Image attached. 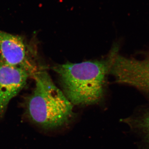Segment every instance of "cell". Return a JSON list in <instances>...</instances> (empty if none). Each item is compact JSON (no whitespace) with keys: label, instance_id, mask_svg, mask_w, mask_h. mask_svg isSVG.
<instances>
[{"label":"cell","instance_id":"6da1fadb","mask_svg":"<svg viewBox=\"0 0 149 149\" xmlns=\"http://www.w3.org/2000/svg\"><path fill=\"white\" fill-rule=\"evenodd\" d=\"M32 77L35 87L25 103L27 118L46 131H56L70 125L76 117L73 104L45 70L39 69Z\"/></svg>","mask_w":149,"mask_h":149},{"label":"cell","instance_id":"7a4b0ae2","mask_svg":"<svg viewBox=\"0 0 149 149\" xmlns=\"http://www.w3.org/2000/svg\"><path fill=\"white\" fill-rule=\"evenodd\" d=\"M62 91L73 105L95 104L102 99L109 66L105 60L56 65Z\"/></svg>","mask_w":149,"mask_h":149},{"label":"cell","instance_id":"3957f363","mask_svg":"<svg viewBox=\"0 0 149 149\" xmlns=\"http://www.w3.org/2000/svg\"><path fill=\"white\" fill-rule=\"evenodd\" d=\"M119 47H113L107 60L109 74L116 82L132 86L149 97V57L142 60L118 53Z\"/></svg>","mask_w":149,"mask_h":149},{"label":"cell","instance_id":"277c9868","mask_svg":"<svg viewBox=\"0 0 149 149\" xmlns=\"http://www.w3.org/2000/svg\"><path fill=\"white\" fill-rule=\"evenodd\" d=\"M30 76L32 75L24 68L0 59V118L5 113L12 99L24 88Z\"/></svg>","mask_w":149,"mask_h":149},{"label":"cell","instance_id":"5b68a950","mask_svg":"<svg viewBox=\"0 0 149 149\" xmlns=\"http://www.w3.org/2000/svg\"><path fill=\"white\" fill-rule=\"evenodd\" d=\"M0 54L3 61L24 68L32 77L39 69L31 58L27 46L20 36L0 30Z\"/></svg>","mask_w":149,"mask_h":149},{"label":"cell","instance_id":"8992f818","mask_svg":"<svg viewBox=\"0 0 149 149\" xmlns=\"http://www.w3.org/2000/svg\"><path fill=\"white\" fill-rule=\"evenodd\" d=\"M122 121L127 123L132 130L141 136L149 146V108Z\"/></svg>","mask_w":149,"mask_h":149}]
</instances>
